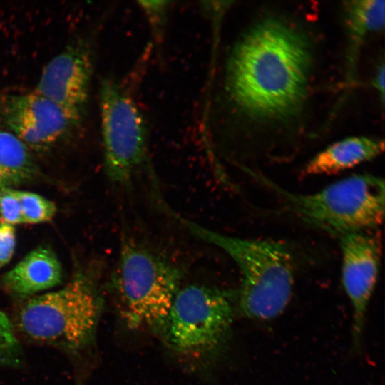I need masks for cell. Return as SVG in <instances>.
I'll return each mask as SVG.
<instances>
[{
  "label": "cell",
  "instance_id": "8",
  "mask_svg": "<svg viewBox=\"0 0 385 385\" xmlns=\"http://www.w3.org/2000/svg\"><path fill=\"white\" fill-rule=\"evenodd\" d=\"M93 68L90 43L75 40L44 66L34 91L58 104L77 126L86 113Z\"/></svg>",
  "mask_w": 385,
  "mask_h": 385
},
{
  "label": "cell",
  "instance_id": "18",
  "mask_svg": "<svg viewBox=\"0 0 385 385\" xmlns=\"http://www.w3.org/2000/svg\"><path fill=\"white\" fill-rule=\"evenodd\" d=\"M0 216L2 221L11 225L24 223L21 205L14 188L0 190Z\"/></svg>",
  "mask_w": 385,
  "mask_h": 385
},
{
  "label": "cell",
  "instance_id": "16",
  "mask_svg": "<svg viewBox=\"0 0 385 385\" xmlns=\"http://www.w3.org/2000/svg\"><path fill=\"white\" fill-rule=\"evenodd\" d=\"M22 361V347L14 324L0 309V367H18Z\"/></svg>",
  "mask_w": 385,
  "mask_h": 385
},
{
  "label": "cell",
  "instance_id": "3",
  "mask_svg": "<svg viewBox=\"0 0 385 385\" xmlns=\"http://www.w3.org/2000/svg\"><path fill=\"white\" fill-rule=\"evenodd\" d=\"M103 305L96 273L79 272L60 289L29 298L14 327L30 342L77 355L93 342Z\"/></svg>",
  "mask_w": 385,
  "mask_h": 385
},
{
  "label": "cell",
  "instance_id": "4",
  "mask_svg": "<svg viewBox=\"0 0 385 385\" xmlns=\"http://www.w3.org/2000/svg\"><path fill=\"white\" fill-rule=\"evenodd\" d=\"M182 277L175 265L123 237L111 285L127 324L158 332L180 289Z\"/></svg>",
  "mask_w": 385,
  "mask_h": 385
},
{
  "label": "cell",
  "instance_id": "6",
  "mask_svg": "<svg viewBox=\"0 0 385 385\" xmlns=\"http://www.w3.org/2000/svg\"><path fill=\"white\" fill-rule=\"evenodd\" d=\"M232 320L233 308L226 292L190 284L177 292L158 333L176 354L203 357L224 346Z\"/></svg>",
  "mask_w": 385,
  "mask_h": 385
},
{
  "label": "cell",
  "instance_id": "12",
  "mask_svg": "<svg viewBox=\"0 0 385 385\" xmlns=\"http://www.w3.org/2000/svg\"><path fill=\"white\" fill-rule=\"evenodd\" d=\"M384 150L383 139L354 136L337 141L316 154L305 165L304 175H333L371 160Z\"/></svg>",
  "mask_w": 385,
  "mask_h": 385
},
{
  "label": "cell",
  "instance_id": "14",
  "mask_svg": "<svg viewBox=\"0 0 385 385\" xmlns=\"http://www.w3.org/2000/svg\"><path fill=\"white\" fill-rule=\"evenodd\" d=\"M349 36V63L354 64L363 41L369 34L380 31L385 25V2L379 0L347 1L344 3Z\"/></svg>",
  "mask_w": 385,
  "mask_h": 385
},
{
  "label": "cell",
  "instance_id": "9",
  "mask_svg": "<svg viewBox=\"0 0 385 385\" xmlns=\"http://www.w3.org/2000/svg\"><path fill=\"white\" fill-rule=\"evenodd\" d=\"M0 117L7 130L36 152L50 150L76 126L62 108L35 91L4 96Z\"/></svg>",
  "mask_w": 385,
  "mask_h": 385
},
{
  "label": "cell",
  "instance_id": "15",
  "mask_svg": "<svg viewBox=\"0 0 385 385\" xmlns=\"http://www.w3.org/2000/svg\"><path fill=\"white\" fill-rule=\"evenodd\" d=\"M22 212L24 223H42L53 219L56 213L55 204L39 194L14 189Z\"/></svg>",
  "mask_w": 385,
  "mask_h": 385
},
{
  "label": "cell",
  "instance_id": "7",
  "mask_svg": "<svg viewBox=\"0 0 385 385\" xmlns=\"http://www.w3.org/2000/svg\"><path fill=\"white\" fill-rule=\"evenodd\" d=\"M99 104L104 171L112 183L128 185L147 158L143 115L128 90L111 78L101 81Z\"/></svg>",
  "mask_w": 385,
  "mask_h": 385
},
{
  "label": "cell",
  "instance_id": "5",
  "mask_svg": "<svg viewBox=\"0 0 385 385\" xmlns=\"http://www.w3.org/2000/svg\"><path fill=\"white\" fill-rule=\"evenodd\" d=\"M257 177L281 195L304 221L338 237L371 230L383 222L385 186L378 176L351 175L309 194L287 191L265 178Z\"/></svg>",
  "mask_w": 385,
  "mask_h": 385
},
{
  "label": "cell",
  "instance_id": "2",
  "mask_svg": "<svg viewBox=\"0 0 385 385\" xmlns=\"http://www.w3.org/2000/svg\"><path fill=\"white\" fill-rule=\"evenodd\" d=\"M192 235L220 248L241 274L239 305L247 317L269 320L281 314L292 294L294 267L285 245L270 240L242 238L207 229L168 211Z\"/></svg>",
  "mask_w": 385,
  "mask_h": 385
},
{
  "label": "cell",
  "instance_id": "17",
  "mask_svg": "<svg viewBox=\"0 0 385 385\" xmlns=\"http://www.w3.org/2000/svg\"><path fill=\"white\" fill-rule=\"evenodd\" d=\"M170 1H140L138 4L149 21L153 35L159 39L165 26Z\"/></svg>",
  "mask_w": 385,
  "mask_h": 385
},
{
  "label": "cell",
  "instance_id": "1",
  "mask_svg": "<svg viewBox=\"0 0 385 385\" xmlns=\"http://www.w3.org/2000/svg\"><path fill=\"white\" fill-rule=\"evenodd\" d=\"M312 63L307 40L276 18L250 28L235 45L227 63L230 101L257 121H283L295 115L305 99Z\"/></svg>",
  "mask_w": 385,
  "mask_h": 385
},
{
  "label": "cell",
  "instance_id": "11",
  "mask_svg": "<svg viewBox=\"0 0 385 385\" xmlns=\"http://www.w3.org/2000/svg\"><path fill=\"white\" fill-rule=\"evenodd\" d=\"M62 268L55 253L39 247L28 253L2 279L4 288L19 297L50 289L62 281Z\"/></svg>",
  "mask_w": 385,
  "mask_h": 385
},
{
  "label": "cell",
  "instance_id": "20",
  "mask_svg": "<svg viewBox=\"0 0 385 385\" xmlns=\"http://www.w3.org/2000/svg\"><path fill=\"white\" fill-rule=\"evenodd\" d=\"M384 64L381 65L378 68L374 80V86L376 89L379 92L380 97L382 99V102L384 100Z\"/></svg>",
  "mask_w": 385,
  "mask_h": 385
},
{
  "label": "cell",
  "instance_id": "19",
  "mask_svg": "<svg viewBox=\"0 0 385 385\" xmlns=\"http://www.w3.org/2000/svg\"><path fill=\"white\" fill-rule=\"evenodd\" d=\"M16 247L14 225L0 220V270L11 259Z\"/></svg>",
  "mask_w": 385,
  "mask_h": 385
},
{
  "label": "cell",
  "instance_id": "10",
  "mask_svg": "<svg viewBox=\"0 0 385 385\" xmlns=\"http://www.w3.org/2000/svg\"><path fill=\"white\" fill-rule=\"evenodd\" d=\"M342 281L353 310L352 340L360 349L366 314L379 276L381 244L371 230L339 237Z\"/></svg>",
  "mask_w": 385,
  "mask_h": 385
},
{
  "label": "cell",
  "instance_id": "13",
  "mask_svg": "<svg viewBox=\"0 0 385 385\" xmlns=\"http://www.w3.org/2000/svg\"><path fill=\"white\" fill-rule=\"evenodd\" d=\"M38 173L29 148L9 130L0 129V190L30 182Z\"/></svg>",
  "mask_w": 385,
  "mask_h": 385
}]
</instances>
